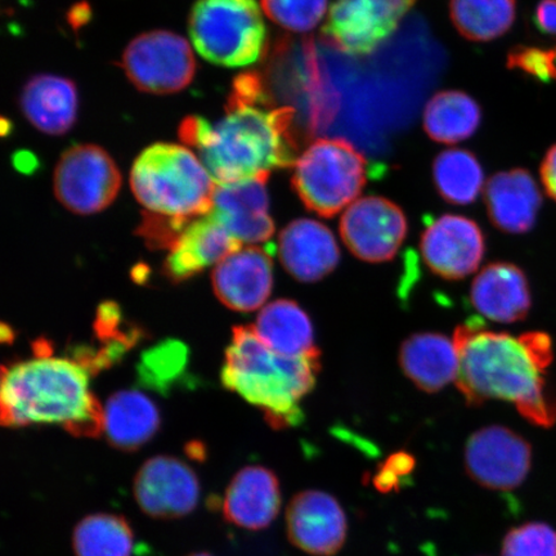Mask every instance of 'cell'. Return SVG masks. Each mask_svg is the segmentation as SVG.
Returning <instances> with one entry per match:
<instances>
[{
  "label": "cell",
  "mask_w": 556,
  "mask_h": 556,
  "mask_svg": "<svg viewBox=\"0 0 556 556\" xmlns=\"http://www.w3.org/2000/svg\"><path fill=\"white\" fill-rule=\"evenodd\" d=\"M507 67L519 70L541 83L556 81V48L516 47L507 54Z\"/></svg>",
  "instance_id": "obj_34"
},
{
  "label": "cell",
  "mask_w": 556,
  "mask_h": 556,
  "mask_svg": "<svg viewBox=\"0 0 556 556\" xmlns=\"http://www.w3.org/2000/svg\"><path fill=\"white\" fill-rule=\"evenodd\" d=\"M280 507V482L275 472L264 467H247L229 483L222 509L228 523L261 531L273 525Z\"/></svg>",
  "instance_id": "obj_20"
},
{
  "label": "cell",
  "mask_w": 556,
  "mask_h": 556,
  "mask_svg": "<svg viewBox=\"0 0 556 556\" xmlns=\"http://www.w3.org/2000/svg\"><path fill=\"white\" fill-rule=\"evenodd\" d=\"M433 179L438 193L454 205H469L483 189L481 163L470 151L451 149L434 160Z\"/></svg>",
  "instance_id": "obj_29"
},
{
  "label": "cell",
  "mask_w": 556,
  "mask_h": 556,
  "mask_svg": "<svg viewBox=\"0 0 556 556\" xmlns=\"http://www.w3.org/2000/svg\"><path fill=\"white\" fill-rule=\"evenodd\" d=\"M482 111L470 96L444 90L430 99L424 110V129L435 142L454 144L476 134Z\"/></svg>",
  "instance_id": "obj_27"
},
{
  "label": "cell",
  "mask_w": 556,
  "mask_h": 556,
  "mask_svg": "<svg viewBox=\"0 0 556 556\" xmlns=\"http://www.w3.org/2000/svg\"><path fill=\"white\" fill-rule=\"evenodd\" d=\"M470 299L482 316L502 324L523 321L532 307L530 283L510 263L486 266L472 281Z\"/></svg>",
  "instance_id": "obj_21"
},
{
  "label": "cell",
  "mask_w": 556,
  "mask_h": 556,
  "mask_svg": "<svg viewBox=\"0 0 556 556\" xmlns=\"http://www.w3.org/2000/svg\"><path fill=\"white\" fill-rule=\"evenodd\" d=\"M122 66L131 85L151 94L178 93L197 74L189 41L168 30L138 35L125 48Z\"/></svg>",
  "instance_id": "obj_8"
},
{
  "label": "cell",
  "mask_w": 556,
  "mask_h": 556,
  "mask_svg": "<svg viewBox=\"0 0 556 556\" xmlns=\"http://www.w3.org/2000/svg\"><path fill=\"white\" fill-rule=\"evenodd\" d=\"M258 79L240 76L229 99L227 114L211 123L190 116L179 137L199 151L200 160L217 185L242 182L294 164L291 135L294 110L269 109Z\"/></svg>",
  "instance_id": "obj_1"
},
{
  "label": "cell",
  "mask_w": 556,
  "mask_h": 556,
  "mask_svg": "<svg viewBox=\"0 0 556 556\" xmlns=\"http://www.w3.org/2000/svg\"><path fill=\"white\" fill-rule=\"evenodd\" d=\"M400 364L417 388L435 393L456 381L460 358L454 340L441 333L421 332L403 342Z\"/></svg>",
  "instance_id": "obj_24"
},
{
  "label": "cell",
  "mask_w": 556,
  "mask_h": 556,
  "mask_svg": "<svg viewBox=\"0 0 556 556\" xmlns=\"http://www.w3.org/2000/svg\"><path fill=\"white\" fill-rule=\"evenodd\" d=\"M541 180L546 193L556 203V144L547 151L541 164Z\"/></svg>",
  "instance_id": "obj_37"
},
{
  "label": "cell",
  "mask_w": 556,
  "mask_h": 556,
  "mask_svg": "<svg viewBox=\"0 0 556 556\" xmlns=\"http://www.w3.org/2000/svg\"><path fill=\"white\" fill-rule=\"evenodd\" d=\"M484 201L493 226L513 235L531 231L542 205L536 180L525 169L493 176L485 186Z\"/></svg>",
  "instance_id": "obj_22"
},
{
  "label": "cell",
  "mask_w": 556,
  "mask_h": 556,
  "mask_svg": "<svg viewBox=\"0 0 556 556\" xmlns=\"http://www.w3.org/2000/svg\"><path fill=\"white\" fill-rule=\"evenodd\" d=\"M242 243L229 233L211 213L201 215L186 226L169 250L164 273L169 280L180 282L203 273L211 266L238 252Z\"/></svg>",
  "instance_id": "obj_18"
},
{
  "label": "cell",
  "mask_w": 556,
  "mask_h": 556,
  "mask_svg": "<svg viewBox=\"0 0 556 556\" xmlns=\"http://www.w3.org/2000/svg\"><path fill=\"white\" fill-rule=\"evenodd\" d=\"M186 556H213L208 553H193V554H190V555H186Z\"/></svg>",
  "instance_id": "obj_40"
},
{
  "label": "cell",
  "mask_w": 556,
  "mask_h": 556,
  "mask_svg": "<svg viewBox=\"0 0 556 556\" xmlns=\"http://www.w3.org/2000/svg\"><path fill=\"white\" fill-rule=\"evenodd\" d=\"M454 343L460 358L456 386L469 405L510 401L534 426H555L556 394L545 377L554 353L546 332L514 338L470 324L456 329Z\"/></svg>",
  "instance_id": "obj_2"
},
{
  "label": "cell",
  "mask_w": 556,
  "mask_h": 556,
  "mask_svg": "<svg viewBox=\"0 0 556 556\" xmlns=\"http://www.w3.org/2000/svg\"><path fill=\"white\" fill-rule=\"evenodd\" d=\"M20 103L26 119L50 136L67 134L78 116V90L72 80L58 75L34 76L24 87Z\"/></svg>",
  "instance_id": "obj_23"
},
{
  "label": "cell",
  "mask_w": 556,
  "mask_h": 556,
  "mask_svg": "<svg viewBox=\"0 0 556 556\" xmlns=\"http://www.w3.org/2000/svg\"><path fill=\"white\" fill-rule=\"evenodd\" d=\"M417 0H337L323 27L326 41L340 52L370 54L397 30Z\"/></svg>",
  "instance_id": "obj_10"
},
{
  "label": "cell",
  "mask_w": 556,
  "mask_h": 556,
  "mask_svg": "<svg viewBox=\"0 0 556 556\" xmlns=\"http://www.w3.org/2000/svg\"><path fill=\"white\" fill-rule=\"evenodd\" d=\"M340 235L358 260L368 263L391 261L405 241L406 215L386 198L358 199L344 212Z\"/></svg>",
  "instance_id": "obj_12"
},
{
  "label": "cell",
  "mask_w": 556,
  "mask_h": 556,
  "mask_svg": "<svg viewBox=\"0 0 556 556\" xmlns=\"http://www.w3.org/2000/svg\"><path fill=\"white\" fill-rule=\"evenodd\" d=\"M186 348L177 342L163 343L144 354L141 365L146 384L166 387L186 366Z\"/></svg>",
  "instance_id": "obj_33"
},
{
  "label": "cell",
  "mask_w": 556,
  "mask_h": 556,
  "mask_svg": "<svg viewBox=\"0 0 556 556\" xmlns=\"http://www.w3.org/2000/svg\"><path fill=\"white\" fill-rule=\"evenodd\" d=\"M130 187L149 213L182 222L211 213L217 189L203 162L174 143L146 149L131 168Z\"/></svg>",
  "instance_id": "obj_5"
},
{
  "label": "cell",
  "mask_w": 556,
  "mask_h": 556,
  "mask_svg": "<svg viewBox=\"0 0 556 556\" xmlns=\"http://www.w3.org/2000/svg\"><path fill=\"white\" fill-rule=\"evenodd\" d=\"M187 454L193 458V460H204L205 451L204 448H199V444H192L189 448H187Z\"/></svg>",
  "instance_id": "obj_39"
},
{
  "label": "cell",
  "mask_w": 556,
  "mask_h": 556,
  "mask_svg": "<svg viewBox=\"0 0 556 556\" xmlns=\"http://www.w3.org/2000/svg\"><path fill=\"white\" fill-rule=\"evenodd\" d=\"M261 176L231 185H217L212 214L241 243H260L275 233L269 214L267 182Z\"/></svg>",
  "instance_id": "obj_17"
},
{
  "label": "cell",
  "mask_w": 556,
  "mask_h": 556,
  "mask_svg": "<svg viewBox=\"0 0 556 556\" xmlns=\"http://www.w3.org/2000/svg\"><path fill=\"white\" fill-rule=\"evenodd\" d=\"M382 467L391 470L394 476H397L400 479L403 477H407L412 475L415 469V457L408 452L401 451L395 452V454L389 456L384 463L381 464Z\"/></svg>",
  "instance_id": "obj_36"
},
{
  "label": "cell",
  "mask_w": 556,
  "mask_h": 556,
  "mask_svg": "<svg viewBox=\"0 0 556 556\" xmlns=\"http://www.w3.org/2000/svg\"><path fill=\"white\" fill-rule=\"evenodd\" d=\"M135 497L141 510L151 518H184L198 506L199 479L179 458L152 457L137 472Z\"/></svg>",
  "instance_id": "obj_13"
},
{
  "label": "cell",
  "mask_w": 556,
  "mask_h": 556,
  "mask_svg": "<svg viewBox=\"0 0 556 556\" xmlns=\"http://www.w3.org/2000/svg\"><path fill=\"white\" fill-rule=\"evenodd\" d=\"M278 255L285 269L302 282H316L337 268L340 252L328 227L313 219H296L282 229Z\"/></svg>",
  "instance_id": "obj_19"
},
{
  "label": "cell",
  "mask_w": 556,
  "mask_h": 556,
  "mask_svg": "<svg viewBox=\"0 0 556 556\" xmlns=\"http://www.w3.org/2000/svg\"><path fill=\"white\" fill-rule=\"evenodd\" d=\"M375 489H377L381 493H391L393 491H399L402 484V479L397 476H394L391 470L382 467L380 465L377 475H375L372 479Z\"/></svg>",
  "instance_id": "obj_38"
},
{
  "label": "cell",
  "mask_w": 556,
  "mask_h": 556,
  "mask_svg": "<svg viewBox=\"0 0 556 556\" xmlns=\"http://www.w3.org/2000/svg\"><path fill=\"white\" fill-rule=\"evenodd\" d=\"M450 16L456 30L470 41H491L511 29L516 0H451Z\"/></svg>",
  "instance_id": "obj_28"
},
{
  "label": "cell",
  "mask_w": 556,
  "mask_h": 556,
  "mask_svg": "<svg viewBox=\"0 0 556 556\" xmlns=\"http://www.w3.org/2000/svg\"><path fill=\"white\" fill-rule=\"evenodd\" d=\"M531 467V444L509 428L492 426L478 430L465 447V469L484 489L516 490L523 484Z\"/></svg>",
  "instance_id": "obj_11"
},
{
  "label": "cell",
  "mask_w": 556,
  "mask_h": 556,
  "mask_svg": "<svg viewBox=\"0 0 556 556\" xmlns=\"http://www.w3.org/2000/svg\"><path fill=\"white\" fill-rule=\"evenodd\" d=\"M263 11L285 30L307 33L328 11L329 0H261Z\"/></svg>",
  "instance_id": "obj_31"
},
{
  "label": "cell",
  "mask_w": 556,
  "mask_h": 556,
  "mask_svg": "<svg viewBox=\"0 0 556 556\" xmlns=\"http://www.w3.org/2000/svg\"><path fill=\"white\" fill-rule=\"evenodd\" d=\"M319 357L291 358L262 342L253 326L233 329L222 382L262 409L269 426L283 429L301 420L302 400L315 387Z\"/></svg>",
  "instance_id": "obj_4"
},
{
  "label": "cell",
  "mask_w": 556,
  "mask_h": 556,
  "mask_svg": "<svg viewBox=\"0 0 556 556\" xmlns=\"http://www.w3.org/2000/svg\"><path fill=\"white\" fill-rule=\"evenodd\" d=\"M160 414L148 395L136 391L117 392L103 409V433L113 446L136 451L157 433Z\"/></svg>",
  "instance_id": "obj_26"
},
{
  "label": "cell",
  "mask_w": 556,
  "mask_h": 556,
  "mask_svg": "<svg viewBox=\"0 0 556 556\" xmlns=\"http://www.w3.org/2000/svg\"><path fill=\"white\" fill-rule=\"evenodd\" d=\"M189 30L201 58L225 67L254 64L267 33L256 0H198L190 13Z\"/></svg>",
  "instance_id": "obj_6"
},
{
  "label": "cell",
  "mask_w": 556,
  "mask_h": 556,
  "mask_svg": "<svg viewBox=\"0 0 556 556\" xmlns=\"http://www.w3.org/2000/svg\"><path fill=\"white\" fill-rule=\"evenodd\" d=\"M502 556H556V530L544 521L514 527L503 541Z\"/></svg>",
  "instance_id": "obj_32"
},
{
  "label": "cell",
  "mask_w": 556,
  "mask_h": 556,
  "mask_svg": "<svg viewBox=\"0 0 556 556\" xmlns=\"http://www.w3.org/2000/svg\"><path fill=\"white\" fill-rule=\"evenodd\" d=\"M273 256L258 247L241 248L228 255L213 273L215 295L227 308L238 312L260 309L274 287Z\"/></svg>",
  "instance_id": "obj_16"
},
{
  "label": "cell",
  "mask_w": 556,
  "mask_h": 556,
  "mask_svg": "<svg viewBox=\"0 0 556 556\" xmlns=\"http://www.w3.org/2000/svg\"><path fill=\"white\" fill-rule=\"evenodd\" d=\"M122 187V174L113 157L96 144L73 146L55 166V198L70 212L96 214L113 204Z\"/></svg>",
  "instance_id": "obj_9"
},
{
  "label": "cell",
  "mask_w": 556,
  "mask_h": 556,
  "mask_svg": "<svg viewBox=\"0 0 556 556\" xmlns=\"http://www.w3.org/2000/svg\"><path fill=\"white\" fill-rule=\"evenodd\" d=\"M73 547L76 556H131L134 531L122 516L93 514L76 525Z\"/></svg>",
  "instance_id": "obj_30"
},
{
  "label": "cell",
  "mask_w": 556,
  "mask_h": 556,
  "mask_svg": "<svg viewBox=\"0 0 556 556\" xmlns=\"http://www.w3.org/2000/svg\"><path fill=\"white\" fill-rule=\"evenodd\" d=\"M253 329L269 350L282 356L319 357L311 318L294 301L280 299L266 305Z\"/></svg>",
  "instance_id": "obj_25"
},
{
  "label": "cell",
  "mask_w": 556,
  "mask_h": 556,
  "mask_svg": "<svg viewBox=\"0 0 556 556\" xmlns=\"http://www.w3.org/2000/svg\"><path fill=\"white\" fill-rule=\"evenodd\" d=\"M38 356L3 367L0 408L4 427L60 424L78 437L103 432V408L89 391V370L79 361L53 357L40 343Z\"/></svg>",
  "instance_id": "obj_3"
},
{
  "label": "cell",
  "mask_w": 556,
  "mask_h": 556,
  "mask_svg": "<svg viewBox=\"0 0 556 556\" xmlns=\"http://www.w3.org/2000/svg\"><path fill=\"white\" fill-rule=\"evenodd\" d=\"M288 538L299 551L313 556H333L348 536L345 511L329 493L308 490L296 493L287 510Z\"/></svg>",
  "instance_id": "obj_14"
},
{
  "label": "cell",
  "mask_w": 556,
  "mask_h": 556,
  "mask_svg": "<svg viewBox=\"0 0 556 556\" xmlns=\"http://www.w3.org/2000/svg\"><path fill=\"white\" fill-rule=\"evenodd\" d=\"M367 179L363 155L342 138L318 139L296 160L293 189L308 211L331 218L357 201Z\"/></svg>",
  "instance_id": "obj_7"
},
{
  "label": "cell",
  "mask_w": 556,
  "mask_h": 556,
  "mask_svg": "<svg viewBox=\"0 0 556 556\" xmlns=\"http://www.w3.org/2000/svg\"><path fill=\"white\" fill-rule=\"evenodd\" d=\"M533 23L540 33L556 37V0H541L534 10Z\"/></svg>",
  "instance_id": "obj_35"
},
{
  "label": "cell",
  "mask_w": 556,
  "mask_h": 556,
  "mask_svg": "<svg viewBox=\"0 0 556 556\" xmlns=\"http://www.w3.org/2000/svg\"><path fill=\"white\" fill-rule=\"evenodd\" d=\"M420 248L424 262L434 275L462 280L481 264L484 238L475 220L447 214L428 226Z\"/></svg>",
  "instance_id": "obj_15"
}]
</instances>
